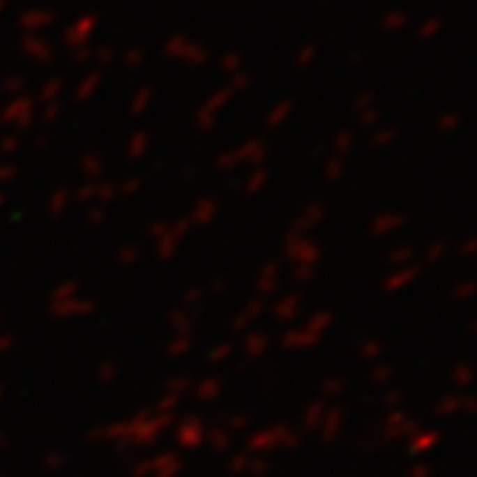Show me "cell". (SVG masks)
<instances>
[{
  "instance_id": "obj_1",
  "label": "cell",
  "mask_w": 477,
  "mask_h": 477,
  "mask_svg": "<svg viewBox=\"0 0 477 477\" xmlns=\"http://www.w3.org/2000/svg\"><path fill=\"white\" fill-rule=\"evenodd\" d=\"M474 291H477V285L474 282H466V285H460V288L455 291V296L457 299H466V294H474Z\"/></svg>"
},
{
  "instance_id": "obj_2",
  "label": "cell",
  "mask_w": 477,
  "mask_h": 477,
  "mask_svg": "<svg viewBox=\"0 0 477 477\" xmlns=\"http://www.w3.org/2000/svg\"><path fill=\"white\" fill-rule=\"evenodd\" d=\"M446 127L455 130V127H457V118H455V115H451V118H443V130H446Z\"/></svg>"
}]
</instances>
